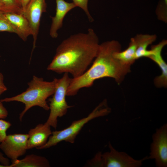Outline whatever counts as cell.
I'll return each instance as SVG.
<instances>
[{
  "mask_svg": "<svg viewBox=\"0 0 167 167\" xmlns=\"http://www.w3.org/2000/svg\"><path fill=\"white\" fill-rule=\"evenodd\" d=\"M94 30L72 35L58 46L55 54L47 69L58 74L66 73L73 78L84 74L96 57L100 45Z\"/></svg>",
  "mask_w": 167,
  "mask_h": 167,
  "instance_id": "6da1fadb",
  "label": "cell"
},
{
  "mask_svg": "<svg viewBox=\"0 0 167 167\" xmlns=\"http://www.w3.org/2000/svg\"><path fill=\"white\" fill-rule=\"evenodd\" d=\"M121 50V45L116 40L107 41L100 44L97 55L91 67L80 76L72 78L66 96L76 95L81 88L92 86L94 81L105 77L114 79L119 84L131 71V66L122 64L114 56Z\"/></svg>",
  "mask_w": 167,
  "mask_h": 167,
  "instance_id": "7a4b0ae2",
  "label": "cell"
},
{
  "mask_svg": "<svg viewBox=\"0 0 167 167\" xmlns=\"http://www.w3.org/2000/svg\"><path fill=\"white\" fill-rule=\"evenodd\" d=\"M57 80V78H54L51 81H46L42 78L34 75L32 79L28 83V87L26 91L15 96L0 101L2 102L17 101L24 103L25 108L19 117L21 121L25 113L32 107L39 106L45 110H49L46 99L54 94Z\"/></svg>",
  "mask_w": 167,
  "mask_h": 167,
  "instance_id": "3957f363",
  "label": "cell"
},
{
  "mask_svg": "<svg viewBox=\"0 0 167 167\" xmlns=\"http://www.w3.org/2000/svg\"><path fill=\"white\" fill-rule=\"evenodd\" d=\"M111 109L108 106L107 100L104 99L96 106L87 116L73 121L67 128L60 131H52L46 143L37 148L38 149H47L56 145L62 141L73 143L84 126L92 120L109 114Z\"/></svg>",
  "mask_w": 167,
  "mask_h": 167,
  "instance_id": "277c9868",
  "label": "cell"
},
{
  "mask_svg": "<svg viewBox=\"0 0 167 167\" xmlns=\"http://www.w3.org/2000/svg\"><path fill=\"white\" fill-rule=\"evenodd\" d=\"M109 151L102 153H96L94 157L88 161L86 166L94 167H139L143 162L148 159L146 156L137 160L125 152L116 150L110 142L108 143Z\"/></svg>",
  "mask_w": 167,
  "mask_h": 167,
  "instance_id": "5b68a950",
  "label": "cell"
},
{
  "mask_svg": "<svg viewBox=\"0 0 167 167\" xmlns=\"http://www.w3.org/2000/svg\"><path fill=\"white\" fill-rule=\"evenodd\" d=\"M71 79L67 73H64L61 78L57 79L53 96L49 100L50 111L48 118L44 123L45 125L56 128L58 118L65 115L68 109L73 107L68 105L66 100L67 90Z\"/></svg>",
  "mask_w": 167,
  "mask_h": 167,
  "instance_id": "8992f818",
  "label": "cell"
},
{
  "mask_svg": "<svg viewBox=\"0 0 167 167\" xmlns=\"http://www.w3.org/2000/svg\"><path fill=\"white\" fill-rule=\"evenodd\" d=\"M148 159H154L157 167H167V124L156 129L152 135Z\"/></svg>",
  "mask_w": 167,
  "mask_h": 167,
  "instance_id": "52a82bcc",
  "label": "cell"
},
{
  "mask_svg": "<svg viewBox=\"0 0 167 167\" xmlns=\"http://www.w3.org/2000/svg\"><path fill=\"white\" fill-rule=\"evenodd\" d=\"M28 134H15L7 135L0 143V149L12 162L24 155L27 149Z\"/></svg>",
  "mask_w": 167,
  "mask_h": 167,
  "instance_id": "ba28073f",
  "label": "cell"
},
{
  "mask_svg": "<svg viewBox=\"0 0 167 167\" xmlns=\"http://www.w3.org/2000/svg\"><path fill=\"white\" fill-rule=\"evenodd\" d=\"M46 7L45 0H30L22 13L28 21L32 31L33 45L32 54L36 47L42 15L46 11Z\"/></svg>",
  "mask_w": 167,
  "mask_h": 167,
  "instance_id": "9c48e42d",
  "label": "cell"
},
{
  "mask_svg": "<svg viewBox=\"0 0 167 167\" xmlns=\"http://www.w3.org/2000/svg\"><path fill=\"white\" fill-rule=\"evenodd\" d=\"M167 44V40H163L158 44L152 45L151 49L152 53L148 58L157 64L161 70V75L154 79V84L158 87H166L167 85V64L161 54L162 49Z\"/></svg>",
  "mask_w": 167,
  "mask_h": 167,
  "instance_id": "30bf717a",
  "label": "cell"
},
{
  "mask_svg": "<svg viewBox=\"0 0 167 167\" xmlns=\"http://www.w3.org/2000/svg\"><path fill=\"white\" fill-rule=\"evenodd\" d=\"M56 2L55 15L54 17H50L52 22L49 35L53 38L58 37V31L62 26L63 22L66 15L71 10L76 7L73 2H68L64 0H56Z\"/></svg>",
  "mask_w": 167,
  "mask_h": 167,
  "instance_id": "8fae6325",
  "label": "cell"
},
{
  "mask_svg": "<svg viewBox=\"0 0 167 167\" xmlns=\"http://www.w3.org/2000/svg\"><path fill=\"white\" fill-rule=\"evenodd\" d=\"M50 127L44 124H39L30 129L28 134L27 149L37 148L45 145L52 134Z\"/></svg>",
  "mask_w": 167,
  "mask_h": 167,
  "instance_id": "7c38bea8",
  "label": "cell"
},
{
  "mask_svg": "<svg viewBox=\"0 0 167 167\" xmlns=\"http://www.w3.org/2000/svg\"><path fill=\"white\" fill-rule=\"evenodd\" d=\"M148 34H139L131 39L128 47L125 50L116 52L114 55L122 64L131 66L135 60L136 50L140 43Z\"/></svg>",
  "mask_w": 167,
  "mask_h": 167,
  "instance_id": "4fadbf2b",
  "label": "cell"
},
{
  "mask_svg": "<svg viewBox=\"0 0 167 167\" xmlns=\"http://www.w3.org/2000/svg\"><path fill=\"white\" fill-rule=\"evenodd\" d=\"M7 19L17 32V34L24 41L32 35V31L29 23L23 13L15 12L4 13Z\"/></svg>",
  "mask_w": 167,
  "mask_h": 167,
  "instance_id": "5bb4252c",
  "label": "cell"
},
{
  "mask_svg": "<svg viewBox=\"0 0 167 167\" xmlns=\"http://www.w3.org/2000/svg\"><path fill=\"white\" fill-rule=\"evenodd\" d=\"M11 165V167H49L50 164L45 157L34 154L27 155L21 160L17 159Z\"/></svg>",
  "mask_w": 167,
  "mask_h": 167,
  "instance_id": "9a60e30c",
  "label": "cell"
},
{
  "mask_svg": "<svg viewBox=\"0 0 167 167\" xmlns=\"http://www.w3.org/2000/svg\"><path fill=\"white\" fill-rule=\"evenodd\" d=\"M156 39V35L148 34L146 38L140 43L135 54L136 60L143 57L149 58L152 54V50L148 49V46L155 41Z\"/></svg>",
  "mask_w": 167,
  "mask_h": 167,
  "instance_id": "2e32d148",
  "label": "cell"
},
{
  "mask_svg": "<svg viewBox=\"0 0 167 167\" xmlns=\"http://www.w3.org/2000/svg\"><path fill=\"white\" fill-rule=\"evenodd\" d=\"M4 13L0 11V32H7L17 34L16 31L6 17Z\"/></svg>",
  "mask_w": 167,
  "mask_h": 167,
  "instance_id": "e0dca14e",
  "label": "cell"
},
{
  "mask_svg": "<svg viewBox=\"0 0 167 167\" xmlns=\"http://www.w3.org/2000/svg\"><path fill=\"white\" fill-rule=\"evenodd\" d=\"M11 12L22 13L23 10L19 0H1Z\"/></svg>",
  "mask_w": 167,
  "mask_h": 167,
  "instance_id": "ac0fdd59",
  "label": "cell"
},
{
  "mask_svg": "<svg viewBox=\"0 0 167 167\" xmlns=\"http://www.w3.org/2000/svg\"><path fill=\"white\" fill-rule=\"evenodd\" d=\"M76 7H79L82 9L85 12L89 21L92 22L94 19L90 14L88 8V0H71Z\"/></svg>",
  "mask_w": 167,
  "mask_h": 167,
  "instance_id": "d6986e66",
  "label": "cell"
},
{
  "mask_svg": "<svg viewBox=\"0 0 167 167\" xmlns=\"http://www.w3.org/2000/svg\"><path fill=\"white\" fill-rule=\"evenodd\" d=\"M11 125L9 122L0 119V143L6 138L7 135L6 131Z\"/></svg>",
  "mask_w": 167,
  "mask_h": 167,
  "instance_id": "ffe728a7",
  "label": "cell"
},
{
  "mask_svg": "<svg viewBox=\"0 0 167 167\" xmlns=\"http://www.w3.org/2000/svg\"><path fill=\"white\" fill-rule=\"evenodd\" d=\"M8 115V111L3 106L2 102L0 101V119H5Z\"/></svg>",
  "mask_w": 167,
  "mask_h": 167,
  "instance_id": "44dd1931",
  "label": "cell"
},
{
  "mask_svg": "<svg viewBox=\"0 0 167 167\" xmlns=\"http://www.w3.org/2000/svg\"><path fill=\"white\" fill-rule=\"evenodd\" d=\"M0 162L1 164L7 166L8 167H11L10 165V161L8 158L5 157L3 154L0 152Z\"/></svg>",
  "mask_w": 167,
  "mask_h": 167,
  "instance_id": "7402d4cb",
  "label": "cell"
},
{
  "mask_svg": "<svg viewBox=\"0 0 167 167\" xmlns=\"http://www.w3.org/2000/svg\"><path fill=\"white\" fill-rule=\"evenodd\" d=\"M0 11L5 13L11 12V11L6 6L4 3L1 0H0Z\"/></svg>",
  "mask_w": 167,
  "mask_h": 167,
  "instance_id": "603a6c76",
  "label": "cell"
},
{
  "mask_svg": "<svg viewBox=\"0 0 167 167\" xmlns=\"http://www.w3.org/2000/svg\"><path fill=\"white\" fill-rule=\"evenodd\" d=\"M30 0H19L23 12L25 10Z\"/></svg>",
  "mask_w": 167,
  "mask_h": 167,
  "instance_id": "cb8c5ba5",
  "label": "cell"
},
{
  "mask_svg": "<svg viewBox=\"0 0 167 167\" xmlns=\"http://www.w3.org/2000/svg\"><path fill=\"white\" fill-rule=\"evenodd\" d=\"M6 90L7 88L5 85H2L0 84V96Z\"/></svg>",
  "mask_w": 167,
  "mask_h": 167,
  "instance_id": "d4e9b609",
  "label": "cell"
},
{
  "mask_svg": "<svg viewBox=\"0 0 167 167\" xmlns=\"http://www.w3.org/2000/svg\"><path fill=\"white\" fill-rule=\"evenodd\" d=\"M4 77L3 75L0 73V84L5 85L4 83Z\"/></svg>",
  "mask_w": 167,
  "mask_h": 167,
  "instance_id": "484cf974",
  "label": "cell"
},
{
  "mask_svg": "<svg viewBox=\"0 0 167 167\" xmlns=\"http://www.w3.org/2000/svg\"><path fill=\"white\" fill-rule=\"evenodd\" d=\"M0 167H8L7 166L5 165L2 164H0Z\"/></svg>",
  "mask_w": 167,
  "mask_h": 167,
  "instance_id": "4316f807",
  "label": "cell"
}]
</instances>
